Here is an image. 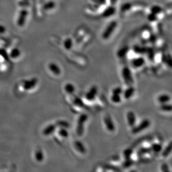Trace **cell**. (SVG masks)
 Masks as SVG:
<instances>
[{"label":"cell","instance_id":"cell-1","mask_svg":"<svg viewBox=\"0 0 172 172\" xmlns=\"http://www.w3.org/2000/svg\"><path fill=\"white\" fill-rule=\"evenodd\" d=\"M88 120V115L83 113L80 115L77 120L76 133L79 136H81L84 133V128L85 123Z\"/></svg>","mask_w":172,"mask_h":172},{"label":"cell","instance_id":"cell-2","mask_svg":"<svg viewBox=\"0 0 172 172\" xmlns=\"http://www.w3.org/2000/svg\"><path fill=\"white\" fill-rule=\"evenodd\" d=\"M117 26L118 22L116 20L111 21L102 32V38L104 40H108L114 32Z\"/></svg>","mask_w":172,"mask_h":172},{"label":"cell","instance_id":"cell-3","mask_svg":"<svg viewBox=\"0 0 172 172\" xmlns=\"http://www.w3.org/2000/svg\"><path fill=\"white\" fill-rule=\"evenodd\" d=\"M151 124V122L148 119H144L140 121V123L137 125H135L134 127H132V133L133 134H136L140 133L147 129V128L150 127Z\"/></svg>","mask_w":172,"mask_h":172},{"label":"cell","instance_id":"cell-4","mask_svg":"<svg viewBox=\"0 0 172 172\" xmlns=\"http://www.w3.org/2000/svg\"><path fill=\"white\" fill-rule=\"evenodd\" d=\"M121 76L124 82L127 85L131 86L134 83V79L132 75V73L129 67L125 66L122 69Z\"/></svg>","mask_w":172,"mask_h":172},{"label":"cell","instance_id":"cell-5","mask_svg":"<svg viewBox=\"0 0 172 172\" xmlns=\"http://www.w3.org/2000/svg\"><path fill=\"white\" fill-rule=\"evenodd\" d=\"M103 120L107 130L109 132H114L115 130V125L111 116L109 115L105 116Z\"/></svg>","mask_w":172,"mask_h":172},{"label":"cell","instance_id":"cell-6","mask_svg":"<svg viewBox=\"0 0 172 172\" xmlns=\"http://www.w3.org/2000/svg\"><path fill=\"white\" fill-rule=\"evenodd\" d=\"M98 93L97 87L95 85L92 86L85 94V98L89 102L93 101L96 97Z\"/></svg>","mask_w":172,"mask_h":172},{"label":"cell","instance_id":"cell-7","mask_svg":"<svg viewBox=\"0 0 172 172\" xmlns=\"http://www.w3.org/2000/svg\"><path fill=\"white\" fill-rule=\"evenodd\" d=\"M127 120L128 125L130 127H133L136 125V115L133 111H129L127 113Z\"/></svg>","mask_w":172,"mask_h":172},{"label":"cell","instance_id":"cell-8","mask_svg":"<svg viewBox=\"0 0 172 172\" xmlns=\"http://www.w3.org/2000/svg\"><path fill=\"white\" fill-rule=\"evenodd\" d=\"M116 13V8L113 5L107 7L102 12V16L104 18H109L111 17Z\"/></svg>","mask_w":172,"mask_h":172},{"label":"cell","instance_id":"cell-9","mask_svg":"<svg viewBox=\"0 0 172 172\" xmlns=\"http://www.w3.org/2000/svg\"><path fill=\"white\" fill-rule=\"evenodd\" d=\"M131 63L132 66L135 68H139L145 64L146 60L143 57H135L132 60Z\"/></svg>","mask_w":172,"mask_h":172},{"label":"cell","instance_id":"cell-10","mask_svg":"<svg viewBox=\"0 0 172 172\" xmlns=\"http://www.w3.org/2000/svg\"><path fill=\"white\" fill-rule=\"evenodd\" d=\"M74 147L79 153L84 154L86 152V149L84 144L80 140H76L74 141Z\"/></svg>","mask_w":172,"mask_h":172},{"label":"cell","instance_id":"cell-11","mask_svg":"<svg viewBox=\"0 0 172 172\" xmlns=\"http://www.w3.org/2000/svg\"><path fill=\"white\" fill-rule=\"evenodd\" d=\"M49 69L55 75H60L61 70L59 66L55 63H51L49 64Z\"/></svg>","mask_w":172,"mask_h":172},{"label":"cell","instance_id":"cell-12","mask_svg":"<svg viewBox=\"0 0 172 172\" xmlns=\"http://www.w3.org/2000/svg\"><path fill=\"white\" fill-rule=\"evenodd\" d=\"M37 83L38 80L36 78L26 80L24 84V88L27 90L32 89L36 85Z\"/></svg>","mask_w":172,"mask_h":172},{"label":"cell","instance_id":"cell-13","mask_svg":"<svg viewBox=\"0 0 172 172\" xmlns=\"http://www.w3.org/2000/svg\"><path fill=\"white\" fill-rule=\"evenodd\" d=\"M135 91V89L134 87L132 86H129L127 89L124 90L123 93L124 97L127 100L130 99L134 95Z\"/></svg>","mask_w":172,"mask_h":172},{"label":"cell","instance_id":"cell-14","mask_svg":"<svg viewBox=\"0 0 172 172\" xmlns=\"http://www.w3.org/2000/svg\"><path fill=\"white\" fill-rule=\"evenodd\" d=\"M27 14L28 13L25 10H23L20 12L19 17L18 18V21H17V24L19 26H24Z\"/></svg>","mask_w":172,"mask_h":172},{"label":"cell","instance_id":"cell-15","mask_svg":"<svg viewBox=\"0 0 172 172\" xmlns=\"http://www.w3.org/2000/svg\"><path fill=\"white\" fill-rule=\"evenodd\" d=\"M56 129V125L55 124H49L43 130V134L45 136H49L54 133Z\"/></svg>","mask_w":172,"mask_h":172},{"label":"cell","instance_id":"cell-16","mask_svg":"<svg viewBox=\"0 0 172 172\" xmlns=\"http://www.w3.org/2000/svg\"><path fill=\"white\" fill-rule=\"evenodd\" d=\"M171 99V96L167 94H162L157 97V101L160 104L168 103L170 102Z\"/></svg>","mask_w":172,"mask_h":172},{"label":"cell","instance_id":"cell-17","mask_svg":"<svg viewBox=\"0 0 172 172\" xmlns=\"http://www.w3.org/2000/svg\"><path fill=\"white\" fill-rule=\"evenodd\" d=\"M64 90L67 94L71 95L75 92L76 89L74 84H72V83H68L65 84L64 86Z\"/></svg>","mask_w":172,"mask_h":172},{"label":"cell","instance_id":"cell-18","mask_svg":"<svg viewBox=\"0 0 172 172\" xmlns=\"http://www.w3.org/2000/svg\"><path fill=\"white\" fill-rule=\"evenodd\" d=\"M163 150V146L158 143H154L151 145L150 150L155 153H160Z\"/></svg>","mask_w":172,"mask_h":172},{"label":"cell","instance_id":"cell-19","mask_svg":"<svg viewBox=\"0 0 172 172\" xmlns=\"http://www.w3.org/2000/svg\"><path fill=\"white\" fill-rule=\"evenodd\" d=\"M172 142H170L164 149H163L162 152V155L163 157H167L169 154L172 153Z\"/></svg>","mask_w":172,"mask_h":172},{"label":"cell","instance_id":"cell-20","mask_svg":"<svg viewBox=\"0 0 172 172\" xmlns=\"http://www.w3.org/2000/svg\"><path fill=\"white\" fill-rule=\"evenodd\" d=\"M72 102H73V104H74L75 106H77V107H78L79 108H83L85 107V104L83 102V100L79 97H77V96L75 97L73 99Z\"/></svg>","mask_w":172,"mask_h":172},{"label":"cell","instance_id":"cell-21","mask_svg":"<svg viewBox=\"0 0 172 172\" xmlns=\"http://www.w3.org/2000/svg\"><path fill=\"white\" fill-rule=\"evenodd\" d=\"M64 48L66 49L67 50H70L71 49L73 46V41L71 38H66L64 40Z\"/></svg>","mask_w":172,"mask_h":172},{"label":"cell","instance_id":"cell-22","mask_svg":"<svg viewBox=\"0 0 172 172\" xmlns=\"http://www.w3.org/2000/svg\"><path fill=\"white\" fill-rule=\"evenodd\" d=\"M129 50V48L127 46L122 47L119 50H118V52H117L118 57H120V58L125 57L128 53Z\"/></svg>","mask_w":172,"mask_h":172},{"label":"cell","instance_id":"cell-23","mask_svg":"<svg viewBox=\"0 0 172 172\" xmlns=\"http://www.w3.org/2000/svg\"><path fill=\"white\" fill-rule=\"evenodd\" d=\"M160 109L164 112H171L172 110V107L171 104L168 103H165V104H160Z\"/></svg>","mask_w":172,"mask_h":172},{"label":"cell","instance_id":"cell-24","mask_svg":"<svg viewBox=\"0 0 172 172\" xmlns=\"http://www.w3.org/2000/svg\"><path fill=\"white\" fill-rule=\"evenodd\" d=\"M56 125L60 127L68 129L70 127V123L66 120H59L56 122Z\"/></svg>","mask_w":172,"mask_h":172},{"label":"cell","instance_id":"cell-25","mask_svg":"<svg viewBox=\"0 0 172 172\" xmlns=\"http://www.w3.org/2000/svg\"><path fill=\"white\" fill-rule=\"evenodd\" d=\"M58 134L63 138H68L69 136V133L67 129L63 127H60V129L58 130Z\"/></svg>","mask_w":172,"mask_h":172},{"label":"cell","instance_id":"cell-26","mask_svg":"<svg viewBox=\"0 0 172 172\" xmlns=\"http://www.w3.org/2000/svg\"><path fill=\"white\" fill-rule=\"evenodd\" d=\"M133 154V150L131 148L125 149L123 152V155L125 159L131 158Z\"/></svg>","mask_w":172,"mask_h":172},{"label":"cell","instance_id":"cell-27","mask_svg":"<svg viewBox=\"0 0 172 172\" xmlns=\"http://www.w3.org/2000/svg\"><path fill=\"white\" fill-rule=\"evenodd\" d=\"M35 157L38 162H41L44 159V154L41 150H38L35 152Z\"/></svg>","mask_w":172,"mask_h":172},{"label":"cell","instance_id":"cell-28","mask_svg":"<svg viewBox=\"0 0 172 172\" xmlns=\"http://www.w3.org/2000/svg\"><path fill=\"white\" fill-rule=\"evenodd\" d=\"M150 13H153L154 14L158 16V15L160 14L162 12V8L158 5H154L150 8Z\"/></svg>","mask_w":172,"mask_h":172},{"label":"cell","instance_id":"cell-29","mask_svg":"<svg viewBox=\"0 0 172 172\" xmlns=\"http://www.w3.org/2000/svg\"><path fill=\"white\" fill-rule=\"evenodd\" d=\"M132 7V4L129 2H126L123 3L120 7V10L122 13H125L129 11Z\"/></svg>","mask_w":172,"mask_h":172},{"label":"cell","instance_id":"cell-30","mask_svg":"<svg viewBox=\"0 0 172 172\" xmlns=\"http://www.w3.org/2000/svg\"><path fill=\"white\" fill-rule=\"evenodd\" d=\"M110 99L111 102L115 103V104H119L121 102V97L120 95H118V94H113L111 96Z\"/></svg>","mask_w":172,"mask_h":172},{"label":"cell","instance_id":"cell-31","mask_svg":"<svg viewBox=\"0 0 172 172\" xmlns=\"http://www.w3.org/2000/svg\"><path fill=\"white\" fill-rule=\"evenodd\" d=\"M55 6H56V4L54 1H49L44 5L43 8L45 10H50L54 8Z\"/></svg>","mask_w":172,"mask_h":172},{"label":"cell","instance_id":"cell-32","mask_svg":"<svg viewBox=\"0 0 172 172\" xmlns=\"http://www.w3.org/2000/svg\"><path fill=\"white\" fill-rule=\"evenodd\" d=\"M20 54H21V52H20L19 49L17 48H15V49H13L11 51L10 56L13 58H17L19 57Z\"/></svg>","mask_w":172,"mask_h":172},{"label":"cell","instance_id":"cell-33","mask_svg":"<svg viewBox=\"0 0 172 172\" xmlns=\"http://www.w3.org/2000/svg\"><path fill=\"white\" fill-rule=\"evenodd\" d=\"M134 50L135 52L138 54H144L146 52L147 49H145L144 47H142L139 46H135L134 47Z\"/></svg>","mask_w":172,"mask_h":172},{"label":"cell","instance_id":"cell-34","mask_svg":"<svg viewBox=\"0 0 172 172\" xmlns=\"http://www.w3.org/2000/svg\"><path fill=\"white\" fill-rule=\"evenodd\" d=\"M134 163V162L133 160L131 158L130 159H125V160L124 161V162L123 163V166L124 167V168H129L130 166H132Z\"/></svg>","mask_w":172,"mask_h":172},{"label":"cell","instance_id":"cell-35","mask_svg":"<svg viewBox=\"0 0 172 172\" xmlns=\"http://www.w3.org/2000/svg\"><path fill=\"white\" fill-rule=\"evenodd\" d=\"M146 52H147V54H148V58L150 60H153L154 58L155 57V52H154V51L153 49H147Z\"/></svg>","mask_w":172,"mask_h":172},{"label":"cell","instance_id":"cell-36","mask_svg":"<svg viewBox=\"0 0 172 172\" xmlns=\"http://www.w3.org/2000/svg\"><path fill=\"white\" fill-rule=\"evenodd\" d=\"M112 94H118V95H121L123 93V89L120 86H117L114 88L112 91H111Z\"/></svg>","mask_w":172,"mask_h":172},{"label":"cell","instance_id":"cell-37","mask_svg":"<svg viewBox=\"0 0 172 172\" xmlns=\"http://www.w3.org/2000/svg\"><path fill=\"white\" fill-rule=\"evenodd\" d=\"M148 19L149 21L150 22H154L156 21L158 19V17L157 15L154 14L153 13H150L148 15Z\"/></svg>","mask_w":172,"mask_h":172},{"label":"cell","instance_id":"cell-38","mask_svg":"<svg viewBox=\"0 0 172 172\" xmlns=\"http://www.w3.org/2000/svg\"><path fill=\"white\" fill-rule=\"evenodd\" d=\"M160 168H161V170H162V172H167L170 171L169 166H168V165L167 164H166V163H163L161 165Z\"/></svg>","mask_w":172,"mask_h":172},{"label":"cell","instance_id":"cell-39","mask_svg":"<svg viewBox=\"0 0 172 172\" xmlns=\"http://www.w3.org/2000/svg\"><path fill=\"white\" fill-rule=\"evenodd\" d=\"M97 5H104L107 3V0H91Z\"/></svg>","mask_w":172,"mask_h":172},{"label":"cell","instance_id":"cell-40","mask_svg":"<svg viewBox=\"0 0 172 172\" xmlns=\"http://www.w3.org/2000/svg\"><path fill=\"white\" fill-rule=\"evenodd\" d=\"M149 38H150L149 39L150 42H152V44H154L157 41V37L154 35H153L152 36H151L150 37H149Z\"/></svg>","mask_w":172,"mask_h":172},{"label":"cell","instance_id":"cell-41","mask_svg":"<svg viewBox=\"0 0 172 172\" xmlns=\"http://www.w3.org/2000/svg\"><path fill=\"white\" fill-rule=\"evenodd\" d=\"M5 31H6V29L5 28V27L3 26L0 25V33H3L5 32Z\"/></svg>","mask_w":172,"mask_h":172},{"label":"cell","instance_id":"cell-42","mask_svg":"<svg viewBox=\"0 0 172 172\" xmlns=\"http://www.w3.org/2000/svg\"><path fill=\"white\" fill-rule=\"evenodd\" d=\"M109 1H110L111 5H113V6H114L116 4L117 1H118V0H109Z\"/></svg>","mask_w":172,"mask_h":172}]
</instances>
